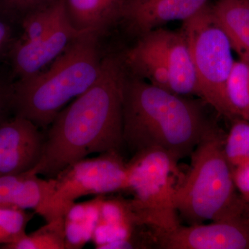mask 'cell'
Here are the masks:
<instances>
[{"instance_id":"obj_24","label":"cell","mask_w":249,"mask_h":249,"mask_svg":"<svg viewBox=\"0 0 249 249\" xmlns=\"http://www.w3.org/2000/svg\"><path fill=\"white\" fill-rule=\"evenodd\" d=\"M55 0H0V6L22 20L31 13L49 6Z\"/></svg>"},{"instance_id":"obj_22","label":"cell","mask_w":249,"mask_h":249,"mask_svg":"<svg viewBox=\"0 0 249 249\" xmlns=\"http://www.w3.org/2000/svg\"><path fill=\"white\" fill-rule=\"evenodd\" d=\"M21 22L0 6V71H10V54L22 34Z\"/></svg>"},{"instance_id":"obj_12","label":"cell","mask_w":249,"mask_h":249,"mask_svg":"<svg viewBox=\"0 0 249 249\" xmlns=\"http://www.w3.org/2000/svg\"><path fill=\"white\" fill-rule=\"evenodd\" d=\"M163 59L170 78L172 92L181 96L196 95L197 82L191 52L181 31L157 28L142 35Z\"/></svg>"},{"instance_id":"obj_18","label":"cell","mask_w":249,"mask_h":249,"mask_svg":"<svg viewBox=\"0 0 249 249\" xmlns=\"http://www.w3.org/2000/svg\"><path fill=\"white\" fill-rule=\"evenodd\" d=\"M35 231L22 236L16 242L2 246L3 249H66L65 216L46 222Z\"/></svg>"},{"instance_id":"obj_6","label":"cell","mask_w":249,"mask_h":249,"mask_svg":"<svg viewBox=\"0 0 249 249\" xmlns=\"http://www.w3.org/2000/svg\"><path fill=\"white\" fill-rule=\"evenodd\" d=\"M181 32L191 52L197 96L229 120L237 119L227 97L228 79L233 66L232 47L210 4L183 21Z\"/></svg>"},{"instance_id":"obj_11","label":"cell","mask_w":249,"mask_h":249,"mask_svg":"<svg viewBox=\"0 0 249 249\" xmlns=\"http://www.w3.org/2000/svg\"><path fill=\"white\" fill-rule=\"evenodd\" d=\"M210 0H124L118 18L140 37L172 21H186L209 4Z\"/></svg>"},{"instance_id":"obj_23","label":"cell","mask_w":249,"mask_h":249,"mask_svg":"<svg viewBox=\"0 0 249 249\" xmlns=\"http://www.w3.org/2000/svg\"><path fill=\"white\" fill-rule=\"evenodd\" d=\"M14 82L11 72L0 71V124L15 115Z\"/></svg>"},{"instance_id":"obj_4","label":"cell","mask_w":249,"mask_h":249,"mask_svg":"<svg viewBox=\"0 0 249 249\" xmlns=\"http://www.w3.org/2000/svg\"><path fill=\"white\" fill-rule=\"evenodd\" d=\"M225 138L213 124L192 152L189 170L178 183L175 206L187 224L245 217L248 204L237 194L233 169L224 154Z\"/></svg>"},{"instance_id":"obj_17","label":"cell","mask_w":249,"mask_h":249,"mask_svg":"<svg viewBox=\"0 0 249 249\" xmlns=\"http://www.w3.org/2000/svg\"><path fill=\"white\" fill-rule=\"evenodd\" d=\"M103 199V196H98L87 202L75 203L67 211L65 214L66 249H81L92 240Z\"/></svg>"},{"instance_id":"obj_3","label":"cell","mask_w":249,"mask_h":249,"mask_svg":"<svg viewBox=\"0 0 249 249\" xmlns=\"http://www.w3.org/2000/svg\"><path fill=\"white\" fill-rule=\"evenodd\" d=\"M102 60L97 33L80 34L47 70L15 80V115L47 129L67 104L96 83Z\"/></svg>"},{"instance_id":"obj_13","label":"cell","mask_w":249,"mask_h":249,"mask_svg":"<svg viewBox=\"0 0 249 249\" xmlns=\"http://www.w3.org/2000/svg\"><path fill=\"white\" fill-rule=\"evenodd\" d=\"M50 178H42L34 170L0 177V206L32 210L46 222L58 218L52 206Z\"/></svg>"},{"instance_id":"obj_16","label":"cell","mask_w":249,"mask_h":249,"mask_svg":"<svg viewBox=\"0 0 249 249\" xmlns=\"http://www.w3.org/2000/svg\"><path fill=\"white\" fill-rule=\"evenodd\" d=\"M124 0H66L71 24L78 30L99 32L118 19Z\"/></svg>"},{"instance_id":"obj_8","label":"cell","mask_w":249,"mask_h":249,"mask_svg":"<svg viewBox=\"0 0 249 249\" xmlns=\"http://www.w3.org/2000/svg\"><path fill=\"white\" fill-rule=\"evenodd\" d=\"M153 240L165 249H249V224L245 217L209 224H180L153 236Z\"/></svg>"},{"instance_id":"obj_2","label":"cell","mask_w":249,"mask_h":249,"mask_svg":"<svg viewBox=\"0 0 249 249\" xmlns=\"http://www.w3.org/2000/svg\"><path fill=\"white\" fill-rule=\"evenodd\" d=\"M212 124L199 103L127 74L123 93V139L133 155L158 148L182 160L191 155Z\"/></svg>"},{"instance_id":"obj_1","label":"cell","mask_w":249,"mask_h":249,"mask_svg":"<svg viewBox=\"0 0 249 249\" xmlns=\"http://www.w3.org/2000/svg\"><path fill=\"white\" fill-rule=\"evenodd\" d=\"M127 74L123 56L103 58L96 83L64 107L49 124L34 173L53 178L91 154L121 152L123 93Z\"/></svg>"},{"instance_id":"obj_9","label":"cell","mask_w":249,"mask_h":249,"mask_svg":"<svg viewBox=\"0 0 249 249\" xmlns=\"http://www.w3.org/2000/svg\"><path fill=\"white\" fill-rule=\"evenodd\" d=\"M70 21L67 9L45 36L34 42L18 40L9 56V69L15 80L42 71L58 58L80 34Z\"/></svg>"},{"instance_id":"obj_19","label":"cell","mask_w":249,"mask_h":249,"mask_svg":"<svg viewBox=\"0 0 249 249\" xmlns=\"http://www.w3.org/2000/svg\"><path fill=\"white\" fill-rule=\"evenodd\" d=\"M228 99L236 117L249 121V64L239 60L233 66L227 85Z\"/></svg>"},{"instance_id":"obj_26","label":"cell","mask_w":249,"mask_h":249,"mask_svg":"<svg viewBox=\"0 0 249 249\" xmlns=\"http://www.w3.org/2000/svg\"><path fill=\"white\" fill-rule=\"evenodd\" d=\"M245 218L246 220H247V222L249 224V207L247 209V213H246Z\"/></svg>"},{"instance_id":"obj_7","label":"cell","mask_w":249,"mask_h":249,"mask_svg":"<svg viewBox=\"0 0 249 249\" xmlns=\"http://www.w3.org/2000/svg\"><path fill=\"white\" fill-rule=\"evenodd\" d=\"M50 179L52 208L58 217L65 216L82 196L126 191L127 162L119 152H106L78 160Z\"/></svg>"},{"instance_id":"obj_21","label":"cell","mask_w":249,"mask_h":249,"mask_svg":"<svg viewBox=\"0 0 249 249\" xmlns=\"http://www.w3.org/2000/svg\"><path fill=\"white\" fill-rule=\"evenodd\" d=\"M34 213L27 210L0 206V246L9 245L25 235Z\"/></svg>"},{"instance_id":"obj_5","label":"cell","mask_w":249,"mask_h":249,"mask_svg":"<svg viewBox=\"0 0 249 249\" xmlns=\"http://www.w3.org/2000/svg\"><path fill=\"white\" fill-rule=\"evenodd\" d=\"M178 160L168 152L150 148L134 154L127 162L126 191L138 227H147L152 237L169 232L180 225L175 203Z\"/></svg>"},{"instance_id":"obj_25","label":"cell","mask_w":249,"mask_h":249,"mask_svg":"<svg viewBox=\"0 0 249 249\" xmlns=\"http://www.w3.org/2000/svg\"><path fill=\"white\" fill-rule=\"evenodd\" d=\"M233 179L241 197L249 204V163L233 170Z\"/></svg>"},{"instance_id":"obj_10","label":"cell","mask_w":249,"mask_h":249,"mask_svg":"<svg viewBox=\"0 0 249 249\" xmlns=\"http://www.w3.org/2000/svg\"><path fill=\"white\" fill-rule=\"evenodd\" d=\"M32 121L14 115L0 124V177L36 168L43 150L45 134Z\"/></svg>"},{"instance_id":"obj_15","label":"cell","mask_w":249,"mask_h":249,"mask_svg":"<svg viewBox=\"0 0 249 249\" xmlns=\"http://www.w3.org/2000/svg\"><path fill=\"white\" fill-rule=\"evenodd\" d=\"M211 9L232 50L249 64V0H217Z\"/></svg>"},{"instance_id":"obj_14","label":"cell","mask_w":249,"mask_h":249,"mask_svg":"<svg viewBox=\"0 0 249 249\" xmlns=\"http://www.w3.org/2000/svg\"><path fill=\"white\" fill-rule=\"evenodd\" d=\"M137 227H139L136 224L128 200L104 198L92 241L96 249H104L109 244L133 236Z\"/></svg>"},{"instance_id":"obj_20","label":"cell","mask_w":249,"mask_h":249,"mask_svg":"<svg viewBox=\"0 0 249 249\" xmlns=\"http://www.w3.org/2000/svg\"><path fill=\"white\" fill-rule=\"evenodd\" d=\"M226 135L224 154L232 169L249 163V121L237 119Z\"/></svg>"}]
</instances>
